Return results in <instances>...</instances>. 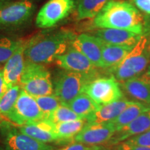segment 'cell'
I'll use <instances>...</instances> for the list:
<instances>
[{
  "instance_id": "1",
  "label": "cell",
  "mask_w": 150,
  "mask_h": 150,
  "mask_svg": "<svg viewBox=\"0 0 150 150\" xmlns=\"http://www.w3.org/2000/svg\"><path fill=\"white\" fill-rule=\"evenodd\" d=\"M147 22L132 4L125 1L110 0L93 19L97 29H116L145 35Z\"/></svg>"
},
{
  "instance_id": "2",
  "label": "cell",
  "mask_w": 150,
  "mask_h": 150,
  "mask_svg": "<svg viewBox=\"0 0 150 150\" xmlns=\"http://www.w3.org/2000/svg\"><path fill=\"white\" fill-rule=\"evenodd\" d=\"M76 35L70 30L38 34L26 41V61L38 64H48L64 54Z\"/></svg>"
},
{
  "instance_id": "3",
  "label": "cell",
  "mask_w": 150,
  "mask_h": 150,
  "mask_svg": "<svg viewBox=\"0 0 150 150\" xmlns=\"http://www.w3.org/2000/svg\"><path fill=\"white\" fill-rule=\"evenodd\" d=\"M150 62V40L143 35L125 59L110 68L113 76L120 81L138 77L146 70Z\"/></svg>"
},
{
  "instance_id": "4",
  "label": "cell",
  "mask_w": 150,
  "mask_h": 150,
  "mask_svg": "<svg viewBox=\"0 0 150 150\" xmlns=\"http://www.w3.org/2000/svg\"><path fill=\"white\" fill-rule=\"evenodd\" d=\"M19 85L34 97L54 94L51 74L42 64L26 61Z\"/></svg>"
},
{
  "instance_id": "5",
  "label": "cell",
  "mask_w": 150,
  "mask_h": 150,
  "mask_svg": "<svg viewBox=\"0 0 150 150\" xmlns=\"http://www.w3.org/2000/svg\"><path fill=\"white\" fill-rule=\"evenodd\" d=\"M95 75L65 70L59 75L55 81L54 94L61 102L66 104L83 93L86 85L95 79Z\"/></svg>"
},
{
  "instance_id": "6",
  "label": "cell",
  "mask_w": 150,
  "mask_h": 150,
  "mask_svg": "<svg viewBox=\"0 0 150 150\" xmlns=\"http://www.w3.org/2000/svg\"><path fill=\"white\" fill-rule=\"evenodd\" d=\"M77 0H49L40 9L35 25L40 29L55 27L76 8Z\"/></svg>"
},
{
  "instance_id": "7",
  "label": "cell",
  "mask_w": 150,
  "mask_h": 150,
  "mask_svg": "<svg viewBox=\"0 0 150 150\" xmlns=\"http://www.w3.org/2000/svg\"><path fill=\"white\" fill-rule=\"evenodd\" d=\"M84 93L98 106L116 102L123 97L120 84L113 76L93 79L86 85Z\"/></svg>"
},
{
  "instance_id": "8",
  "label": "cell",
  "mask_w": 150,
  "mask_h": 150,
  "mask_svg": "<svg viewBox=\"0 0 150 150\" xmlns=\"http://www.w3.org/2000/svg\"><path fill=\"white\" fill-rule=\"evenodd\" d=\"M34 11L35 6L29 0L0 4V27L12 28L23 25L31 19Z\"/></svg>"
},
{
  "instance_id": "9",
  "label": "cell",
  "mask_w": 150,
  "mask_h": 150,
  "mask_svg": "<svg viewBox=\"0 0 150 150\" xmlns=\"http://www.w3.org/2000/svg\"><path fill=\"white\" fill-rule=\"evenodd\" d=\"M43 119H45L44 115L35 97L22 89L6 120L21 127Z\"/></svg>"
},
{
  "instance_id": "10",
  "label": "cell",
  "mask_w": 150,
  "mask_h": 150,
  "mask_svg": "<svg viewBox=\"0 0 150 150\" xmlns=\"http://www.w3.org/2000/svg\"><path fill=\"white\" fill-rule=\"evenodd\" d=\"M116 130L110 122L86 124L79 134L72 139L73 142L91 146H98L109 141Z\"/></svg>"
},
{
  "instance_id": "11",
  "label": "cell",
  "mask_w": 150,
  "mask_h": 150,
  "mask_svg": "<svg viewBox=\"0 0 150 150\" xmlns=\"http://www.w3.org/2000/svg\"><path fill=\"white\" fill-rule=\"evenodd\" d=\"M55 62L58 66L65 70L89 75L96 74V67L81 52L76 50L72 44L64 54L56 58Z\"/></svg>"
},
{
  "instance_id": "12",
  "label": "cell",
  "mask_w": 150,
  "mask_h": 150,
  "mask_svg": "<svg viewBox=\"0 0 150 150\" xmlns=\"http://www.w3.org/2000/svg\"><path fill=\"white\" fill-rule=\"evenodd\" d=\"M72 45L81 52L96 67L102 68V41L92 34L76 35Z\"/></svg>"
},
{
  "instance_id": "13",
  "label": "cell",
  "mask_w": 150,
  "mask_h": 150,
  "mask_svg": "<svg viewBox=\"0 0 150 150\" xmlns=\"http://www.w3.org/2000/svg\"><path fill=\"white\" fill-rule=\"evenodd\" d=\"M26 42L23 41L14 54L5 63L3 68L4 76L8 88L19 85L22 74L25 66V50Z\"/></svg>"
},
{
  "instance_id": "14",
  "label": "cell",
  "mask_w": 150,
  "mask_h": 150,
  "mask_svg": "<svg viewBox=\"0 0 150 150\" xmlns=\"http://www.w3.org/2000/svg\"><path fill=\"white\" fill-rule=\"evenodd\" d=\"M91 34L108 44L129 47H134L143 35L116 29H98Z\"/></svg>"
},
{
  "instance_id": "15",
  "label": "cell",
  "mask_w": 150,
  "mask_h": 150,
  "mask_svg": "<svg viewBox=\"0 0 150 150\" xmlns=\"http://www.w3.org/2000/svg\"><path fill=\"white\" fill-rule=\"evenodd\" d=\"M150 129V109L142 112L126 126L116 131L109 140L111 145L120 143L131 137L142 134Z\"/></svg>"
},
{
  "instance_id": "16",
  "label": "cell",
  "mask_w": 150,
  "mask_h": 150,
  "mask_svg": "<svg viewBox=\"0 0 150 150\" xmlns=\"http://www.w3.org/2000/svg\"><path fill=\"white\" fill-rule=\"evenodd\" d=\"M20 131L38 141L47 143L58 139L55 134V124L47 119L40 120L20 127Z\"/></svg>"
},
{
  "instance_id": "17",
  "label": "cell",
  "mask_w": 150,
  "mask_h": 150,
  "mask_svg": "<svg viewBox=\"0 0 150 150\" xmlns=\"http://www.w3.org/2000/svg\"><path fill=\"white\" fill-rule=\"evenodd\" d=\"M6 145L9 150H53L47 143L17 130L11 131L7 135Z\"/></svg>"
},
{
  "instance_id": "18",
  "label": "cell",
  "mask_w": 150,
  "mask_h": 150,
  "mask_svg": "<svg viewBox=\"0 0 150 150\" xmlns=\"http://www.w3.org/2000/svg\"><path fill=\"white\" fill-rule=\"evenodd\" d=\"M134 101L120 99L110 104L99 106L97 110L87 119L89 123L110 122L115 119Z\"/></svg>"
},
{
  "instance_id": "19",
  "label": "cell",
  "mask_w": 150,
  "mask_h": 150,
  "mask_svg": "<svg viewBox=\"0 0 150 150\" xmlns=\"http://www.w3.org/2000/svg\"><path fill=\"white\" fill-rule=\"evenodd\" d=\"M123 88L133 98L150 103V78L146 74L124 81Z\"/></svg>"
},
{
  "instance_id": "20",
  "label": "cell",
  "mask_w": 150,
  "mask_h": 150,
  "mask_svg": "<svg viewBox=\"0 0 150 150\" xmlns=\"http://www.w3.org/2000/svg\"><path fill=\"white\" fill-rule=\"evenodd\" d=\"M133 47L110 45L102 41V68L115 67L125 59Z\"/></svg>"
},
{
  "instance_id": "21",
  "label": "cell",
  "mask_w": 150,
  "mask_h": 150,
  "mask_svg": "<svg viewBox=\"0 0 150 150\" xmlns=\"http://www.w3.org/2000/svg\"><path fill=\"white\" fill-rule=\"evenodd\" d=\"M65 105L83 120L91 117L99 106L84 92Z\"/></svg>"
},
{
  "instance_id": "22",
  "label": "cell",
  "mask_w": 150,
  "mask_h": 150,
  "mask_svg": "<svg viewBox=\"0 0 150 150\" xmlns=\"http://www.w3.org/2000/svg\"><path fill=\"white\" fill-rule=\"evenodd\" d=\"M150 109V106L139 102H133L129 106L125 108L115 119L110 122L115 127L116 131L126 126L138 117L142 112Z\"/></svg>"
},
{
  "instance_id": "23",
  "label": "cell",
  "mask_w": 150,
  "mask_h": 150,
  "mask_svg": "<svg viewBox=\"0 0 150 150\" xmlns=\"http://www.w3.org/2000/svg\"><path fill=\"white\" fill-rule=\"evenodd\" d=\"M109 1L110 0H77V20L93 19Z\"/></svg>"
},
{
  "instance_id": "24",
  "label": "cell",
  "mask_w": 150,
  "mask_h": 150,
  "mask_svg": "<svg viewBox=\"0 0 150 150\" xmlns=\"http://www.w3.org/2000/svg\"><path fill=\"white\" fill-rule=\"evenodd\" d=\"M85 126L83 119L55 124V134L59 140L72 139Z\"/></svg>"
},
{
  "instance_id": "25",
  "label": "cell",
  "mask_w": 150,
  "mask_h": 150,
  "mask_svg": "<svg viewBox=\"0 0 150 150\" xmlns=\"http://www.w3.org/2000/svg\"><path fill=\"white\" fill-rule=\"evenodd\" d=\"M21 91L22 88L20 85H16L9 88L0 99V118L6 119L13 108Z\"/></svg>"
},
{
  "instance_id": "26",
  "label": "cell",
  "mask_w": 150,
  "mask_h": 150,
  "mask_svg": "<svg viewBox=\"0 0 150 150\" xmlns=\"http://www.w3.org/2000/svg\"><path fill=\"white\" fill-rule=\"evenodd\" d=\"M23 40L0 35V64L8 61Z\"/></svg>"
},
{
  "instance_id": "27",
  "label": "cell",
  "mask_w": 150,
  "mask_h": 150,
  "mask_svg": "<svg viewBox=\"0 0 150 150\" xmlns=\"http://www.w3.org/2000/svg\"><path fill=\"white\" fill-rule=\"evenodd\" d=\"M35 99L44 115L45 119H48L52 112L62 104L54 94L35 97Z\"/></svg>"
},
{
  "instance_id": "28",
  "label": "cell",
  "mask_w": 150,
  "mask_h": 150,
  "mask_svg": "<svg viewBox=\"0 0 150 150\" xmlns=\"http://www.w3.org/2000/svg\"><path fill=\"white\" fill-rule=\"evenodd\" d=\"M81 119L72 111L66 105L61 104L48 117L54 124L65 122L75 120Z\"/></svg>"
},
{
  "instance_id": "29",
  "label": "cell",
  "mask_w": 150,
  "mask_h": 150,
  "mask_svg": "<svg viewBox=\"0 0 150 150\" xmlns=\"http://www.w3.org/2000/svg\"><path fill=\"white\" fill-rule=\"evenodd\" d=\"M122 142L130 145L150 147V129L142 134L131 137Z\"/></svg>"
},
{
  "instance_id": "30",
  "label": "cell",
  "mask_w": 150,
  "mask_h": 150,
  "mask_svg": "<svg viewBox=\"0 0 150 150\" xmlns=\"http://www.w3.org/2000/svg\"><path fill=\"white\" fill-rule=\"evenodd\" d=\"M102 148L100 146H91L84 145V144L75 142L66 147L61 148L58 150H102Z\"/></svg>"
},
{
  "instance_id": "31",
  "label": "cell",
  "mask_w": 150,
  "mask_h": 150,
  "mask_svg": "<svg viewBox=\"0 0 150 150\" xmlns=\"http://www.w3.org/2000/svg\"><path fill=\"white\" fill-rule=\"evenodd\" d=\"M134 3L140 11L150 15V0H134Z\"/></svg>"
},
{
  "instance_id": "32",
  "label": "cell",
  "mask_w": 150,
  "mask_h": 150,
  "mask_svg": "<svg viewBox=\"0 0 150 150\" xmlns=\"http://www.w3.org/2000/svg\"><path fill=\"white\" fill-rule=\"evenodd\" d=\"M118 150H150V147H142V146L130 145L120 142L117 147Z\"/></svg>"
},
{
  "instance_id": "33",
  "label": "cell",
  "mask_w": 150,
  "mask_h": 150,
  "mask_svg": "<svg viewBox=\"0 0 150 150\" xmlns=\"http://www.w3.org/2000/svg\"><path fill=\"white\" fill-rule=\"evenodd\" d=\"M8 90V88L5 82L4 76L3 69H0V99L5 95Z\"/></svg>"
},
{
  "instance_id": "34",
  "label": "cell",
  "mask_w": 150,
  "mask_h": 150,
  "mask_svg": "<svg viewBox=\"0 0 150 150\" xmlns=\"http://www.w3.org/2000/svg\"><path fill=\"white\" fill-rule=\"evenodd\" d=\"M146 75H147V76H149V77L150 78V65L149 67H148L147 72H146Z\"/></svg>"
},
{
  "instance_id": "35",
  "label": "cell",
  "mask_w": 150,
  "mask_h": 150,
  "mask_svg": "<svg viewBox=\"0 0 150 150\" xmlns=\"http://www.w3.org/2000/svg\"><path fill=\"white\" fill-rule=\"evenodd\" d=\"M11 1V0H0V4L6 2V1Z\"/></svg>"
},
{
  "instance_id": "36",
  "label": "cell",
  "mask_w": 150,
  "mask_h": 150,
  "mask_svg": "<svg viewBox=\"0 0 150 150\" xmlns=\"http://www.w3.org/2000/svg\"><path fill=\"white\" fill-rule=\"evenodd\" d=\"M0 69H1V68H0Z\"/></svg>"
}]
</instances>
